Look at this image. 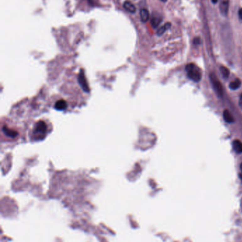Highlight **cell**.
<instances>
[{
    "label": "cell",
    "mask_w": 242,
    "mask_h": 242,
    "mask_svg": "<svg viewBox=\"0 0 242 242\" xmlns=\"http://www.w3.org/2000/svg\"><path fill=\"white\" fill-rule=\"evenodd\" d=\"M220 70H221L222 74L223 76H224V77L227 78L228 77H229V70H228L227 67L222 66V67H220Z\"/></svg>",
    "instance_id": "14"
},
{
    "label": "cell",
    "mask_w": 242,
    "mask_h": 242,
    "mask_svg": "<svg viewBox=\"0 0 242 242\" xmlns=\"http://www.w3.org/2000/svg\"><path fill=\"white\" fill-rule=\"evenodd\" d=\"M219 0H212V2L213 4H217Z\"/></svg>",
    "instance_id": "18"
},
{
    "label": "cell",
    "mask_w": 242,
    "mask_h": 242,
    "mask_svg": "<svg viewBox=\"0 0 242 242\" xmlns=\"http://www.w3.org/2000/svg\"><path fill=\"white\" fill-rule=\"evenodd\" d=\"M124 8L126 9L127 12L130 13H134L136 12V7L132 2L129 1L125 2L124 3Z\"/></svg>",
    "instance_id": "9"
},
{
    "label": "cell",
    "mask_w": 242,
    "mask_h": 242,
    "mask_svg": "<svg viewBox=\"0 0 242 242\" xmlns=\"http://www.w3.org/2000/svg\"><path fill=\"white\" fill-rule=\"evenodd\" d=\"M229 0H220L219 2V9L223 16H227L229 12Z\"/></svg>",
    "instance_id": "4"
},
{
    "label": "cell",
    "mask_w": 242,
    "mask_h": 242,
    "mask_svg": "<svg viewBox=\"0 0 242 242\" xmlns=\"http://www.w3.org/2000/svg\"><path fill=\"white\" fill-rule=\"evenodd\" d=\"M211 81H212V83L214 91H216V93L217 94V95H218L219 96H223V88H222V84L219 81V80H217V79L214 77V75H211Z\"/></svg>",
    "instance_id": "3"
},
{
    "label": "cell",
    "mask_w": 242,
    "mask_h": 242,
    "mask_svg": "<svg viewBox=\"0 0 242 242\" xmlns=\"http://www.w3.org/2000/svg\"><path fill=\"white\" fill-rule=\"evenodd\" d=\"M241 211H242V199L241 200Z\"/></svg>",
    "instance_id": "19"
},
{
    "label": "cell",
    "mask_w": 242,
    "mask_h": 242,
    "mask_svg": "<svg viewBox=\"0 0 242 242\" xmlns=\"http://www.w3.org/2000/svg\"><path fill=\"white\" fill-rule=\"evenodd\" d=\"M141 20L143 22H146L149 19V12L146 9H142L140 11Z\"/></svg>",
    "instance_id": "8"
},
{
    "label": "cell",
    "mask_w": 242,
    "mask_h": 242,
    "mask_svg": "<svg viewBox=\"0 0 242 242\" xmlns=\"http://www.w3.org/2000/svg\"><path fill=\"white\" fill-rule=\"evenodd\" d=\"M223 116H224V119L225 120L226 122H227V123H232L234 122V118H233L232 113H231L228 110H225L224 111Z\"/></svg>",
    "instance_id": "7"
},
{
    "label": "cell",
    "mask_w": 242,
    "mask_h": 242,
    "mask_svg": "<svg viewBox=\"0 0 242 242\" xmlns=\"http://www.w3.org/2000/svg\"><path fill=\"white\" fill-rule=\"evenodd\" d=\"M200 39H195V40H194V43H195V44H196V45H199V44H200Z\"/></svg>",
    "instance_id": "16"
},
{
    "label": "cell",
    "mask_w": 242,
    "mask_h": 242,
    "mask_svg": "<svg viewBox=\"0 0 242 242\" xmlns=\"http://www.w3.org/2000/svg\"><path fill=\"white\" fill-rule=\"evenodd\" d=\"M161 21H162L161 16L159 15H153L151 18V23L152 26H153L154 28H156L159 26V24L160 23Z\"/></svg>",
    "instance_id": "5"
},
{
    "label": "cell",
    "mask_w": 242,
    "mask_h": 242,
    "mask_svg": "<svg viewBox=\"0 0 242 242\" xmlns=\"http://www.w3.org/2000/svg\"><path fill=\"white\" fill-rule=\"evenodd\" d=\"M46 132V124L43 121H39L34 127V133L35 138H41L44 137Z\"/></svg>",
    "instance_id": "2"
},
{
    "label": "cell",
    "mask_w": 242,
    "mask_h": 242,
    "mask_svg": "<svg viewBox=\"0 0 242 242\" xmlns=\"http://www.w3.org/2000/svg\"><path fill=\"white\" fill-rule=\"evenodd\" d=\"M239 17L241 20H242V8L239 9Z\"/></svg>",
    "instance_id": "15"
},
{
    "label": "cell",
    "mask_w": 242,
    "mask_h": 242,
    "mask_svg": "<svg viewBox=\"0 0 242 242\" xmlns=\"http://www.w3.org/2000/svg\"><path fill=\"white\" fill-rule=\"evenodd\" d=\"M161 1H162V2H166L167 0H161Z\"/></svg>",
    "instance_id": "20"
},
{
    "label": "cell",
    "mask_w": 242,
    "mask_h": 242,
    "mask_svg": "<svg viewBox=\"0 0 242 242\" xmlns=\"http://www.w3.org/2000/svg\"><path fill=\"white\" fill-rule=\"evenodd\" d=\"M233 148L236 153H242V142L239 140H234L233 142Z\"/></svg>",
    "instance_id": "6"
},
{
    "label": "cell",
    "mask_w": 242,
    "mask_h": 242,
    "mask_svg": "<svg viewBox=\"0 0 242 242\" xmlns=\"http://www.w3.org/2000/svg\"><path fill=\"white\" fill-rule=\"evenodd\" d=\"M4 130L5 134H6L7 136H9V137H14L17 135V132L12 131V130H9L7 128V127H4Z\"/></svg>",
    "instance_id": "13"
},
{
    "label": "cell",
    "mask_w": 242,
    "mask_h": 242,
    "mask_svg": "<svg viewBox=\"0 0 242 242\" xmlns=\"http://www.w3.org/2000/svg\"><path fill=\"white\" fill-rule=\"evenodd\" d=\"M241 85V81L239 79H236V80H234L233 81L231 82L229 84V87L233 89V90H235V89H237L239 88V86Z\"/></svg>",
    "instance_id": "12"
},
{
    "label": "cell",
    "mask_w": 242,
    "mask_h": 242,
    "mask_svg": "<svg viewBox=\"0 0 242 242\" xmlns=\"http://www.w3.org/2000/svg\"><path fill=\"white\" fill-rule=\"evenodd\" d=\"M239 106H240L242 108V94H241V95L240 96V99H239Z\"/></svg>",
    "instance_id": "17"
},
{
    "label": "cell",
    "mask_w": 242,
    "mask_h": 242,
    "mask_svg": "<svg viewBox=\"0 0 242 242\" xmlns=\"http://www.w3.org/2000/svg\"><path fill=\"white\" fill-rule=\"evenodd\" d=\"M170 26H171V23L168 22L166 23H165L164 26L160 27V28L158 29V31H157L158 36H162V35L164 34L165 31H168V30L170 28Z\"/></svg>",
    "instance_id": "10"
},
{
    "label": "cell",
    "mask_w": 242,
    "mask_h": 242,
    "mask_svg": "<svg viewBox=\"0 0 242 242\" xmlns=\"http://www.w3.org/2000/svg\"><path fill=\"white\" fill-rule=\"evenodd\" d=\"M186 72L188 77L194 81H199L202 78V72L199 67L193 63L188 64L186 66Z\"/></svg>",
    "instance_id": "1"
},
{
    "label": "cell",
    "mask_w": 242,
    "mask_h": 242,
    "mask_svg": "<svg viewBox=\"0 0 242 242\" xmlns=\"http://www.w3.org/2000/svg\"><path fill=\"white\" fill-rule=\"evenodd\" d=\"M241 171H242V164H241Z\"/></svg>",
    "instance_id": "21"
},
{
    "label": "cell",
    "mask_w": 242,
    "mask_h": 242,
    "mask_svg": "<svg viewBox=\"0 0 242 242\" xmlns=\"http://www.w3.org/2000/svg\"><path fill=\"white\" fill-rule=\"evenodd\" d=\"M67 107V103L64 100H60L58 101H57L55 105V108L57 110L61 111V110H65Z\"/></svg>",
    "instance_id": "11"
}]
</instances>
